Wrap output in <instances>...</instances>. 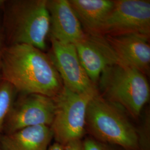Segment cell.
I'll return each mask as SVG.
<instances>
[{
  "label": "cell",
  "instance_id": "cell-2",
  "mask_svg": "<svg viewBox=\"0 0 150 150\" xmlns=\"http://www.w3.org/2000/svg\"><path fill=\"white\" fill-rule=\"evenodd\" d=\"M86 131L91 137L124 150H144L139 131L120 107L98 92L88 105Z\"/></svg>",
  "mask_w": 150,
  "mask_h": 150
},
{
  "label": "cell",
  "instance_id": "cell-3",
  "mask_svg": "<svg viewBox=\"0 0 150 150\" xmlns=\"http://www.w3.org/2000/svg\"><path fill=\"white\" fill-rule=\"evenodd\" d=\"M97 85L100 95L137 118L149 101L150 87L146 76L139 70L119 63L103 71Z\"/></svg>",
  "mask_w": 150,
  "mask_h": 150
},
{
  "label": "cell",
  "instance_id": "cell-10",
  "mask_svg": "<svg viewBox=\"0 0 150 150\" xmlns=\"http://www.w3.org/2000/svg\"><path fill=\"white\" fill-rule=\"evenodd\" d=\"M104 36L120 63L133 67L145 75L149 74V36L137 33Z\"/></svg>",
  "mask_w": 150,
  "mask_h": 150
},
{
  "label": "cell",
  "instance_id": "cell-18",
  "mask_svg": "<svg viewBox=\"0 0 150 150\" xmlns=\"http://www.w3.org/2000/svg\"><path fill=\"white\" fill-rule=\"evenodd\" d=\"M2 50V48L1 47V37H0V64H1V58Z\"/></svg>",
  "mask_w": 150,
  "mask_h": 150
},
{
  "label": "cell",
  "instance_id": "cell-6",
  "mask_svg": "<svg viewBox=\"0 0 150 150\" xmlns=\"http://www.w3.org/2000/svg\"><path fill=\"white\" fill-rule=\"evenodd\" d=\"M100 33L111 36L137 33L150 36V1H114Z\"/></svg>",
  "mask_w": 150,
  "mask_h": 150
},
{
  "label": "cell",
  "instance_id": "cell-9",
  "mask_svg": "<svg viewBox=\"0 0 150 150\" xmlns=\"http://www.w3.org/2000/svg\"><path fill=\"white\" fill-rule=\"evenodd\" d=\"M75 46L81 64L97 87L103 71L120 63L105 36L101 34L85 33Z\"/></svg>",
  "mask_w": 150,
  "mask_h": 150
},
{
  "label": "cell",
  "instance_id": "cell-15",
  "mask_svg": "<svg viewBox=\"0 0 150 150\" xmlns=\"http://www.w3.org/2000/svg\"><path fill=\"white\" fill-rule=\"evenodd\" d=\"M83 144L84 150H118L114 146L102 143L91 137L84 139Z\"/></svg>",
  "mask_w": 150,
  "mask_h": 150
},
{
  "label": "cell",
  "instance_id": "cell-12",
  "mask_svg": "<svg viewBox=\"0 0 150 150\" xmlns=\"http://www.w3.org/2000/svg\"><path fill=\"white\" fill-rule=\"evenodd\" d=\"M53 139L50 126H30L2 134L0 150H46Z\"/></svg>",
  "mask_w": 150,
  "mask_h": 150
},
{
  "label": "cell",
  "instance_id": "cell-13",
  "mask_svg": "<svg viewBox=\"0 0 150 150\" xmlns=\"http://www.w3.org/2000/svg\"><path fill=\"white\" fill-rule=\"evenodd\" d=\"M86 33H100L114 6L112 0H69ZM102 35V34H101Z\"/></svg>",
  "mask_w": 150,
  "mask_h": 150
},
{
  "label": "cell",
  "instance_id": "cell-19",
  "mask_svg": "<svg viewBox=\"0 0 150 150\" xmlns=\"http://www.w3.org/2000/svg\"><path fill=\"white\" fill-rule=\"evenodd\" d=\"M1 1H0V4H1Z\"/></svg>",
  "mask_w": 150,
  "mask_h": 150
},
{
  "label": "cell",
  "instance_id": "cell-1",
  "mask_svg": "<svg viewBox=\"0 0 150 150\" xmlns=\"http://www.w3.org/2000/svg\"><path fill=\"white\" fill-rule=\"evenodd\" d=\"M0 69L3 81L23 94H40L53 98L64 85L48 54L25 44L2 48Z\"/></svg>",
  "mask_w": 150,
  "mask_h": 150
},
{
  "label": "cell",
  "instance_id": "cell-17",
  "mask_svg": "<svg viewBox=\"0 0 150 150\" xmlns=\"http://www.w3.org/2000/svg\"><path fill=\"white\" fill-rule=\"evenodd\" d=\"M46 150H64V149L63 146L55 142L54 144L50 146Z\"/></svg>",
  "mask_w": 150,
  "mask_h": 150
},
{
  "label": "cell",
  "instance_id": "cell-11",
  "mask_svg": "<svg viewBox=\"0 0 150 150\" xmlns=\"http://www.w3.org/2000/svg\"><path fill=\"white\" fill-rule=\"evenodd\" d=\"M50 16V38L75 45L85 32L69 0H47Z\"/></svg>",
  "mask_w": 150,
  "mask_h": 150
},
{
  "label": "cell",
  "instance_id": "cell-16",
  "mask_svg": "<svg viewBox=\"0 0 150 150\" xmlns=\"http://www.w3.org/2000/svg\"><path fill=\"white\" fill-rule=\"evenodd\" d=\"M64 150H84L83 141L77 140L70 142L64 146Z\"/></svg>",
  "mask_w": 150,
  "mask_h": 150
},
{
  "label": "cell",
  "instance_id": "cell-7",
  "mask_svg": "<svg viewBox=\"0 0 150 150\" xmlns=\"http://www.w3.org/2000/svg\"><path fill=\"white\" fill-rule=\"evenodd\" d=\"M54 112L53 98L40 94H23L12 105L6 120L3 134L30 126H51Z\"/></svg>",
  "mask_w": 150,
  "mask_h": 150
},
{
  "label": "cell",
  "instance_id": "cell-4",
  "mask_svg": "<svg viewBox=\"0 0 150 150\" xmlns=\"http://www.w3.org/2000/svg\"><path fill=\"white\" fill-rule=\"evenodd\" d=\"M10 13L13 44H25L43 51L50 30L47 0L15 1Z\"/></svg>",
  "mask_w": 150,
  "mask_h": 150
},
{
  "label": "cell",
  "instance_id": "cell-8",
  "mask_svg": "<svg viewBox=\"0 0 150 150\" xmlns=\"http://www.w3.org/2000/svg\"><path fill=\"white\" fill-rule=\"evenodd\" d=\"M49 55L64 87L78 93L96 94L99 91L81 63L75 45L50 38Z\"/></svg>",
  "mask_w": 150,
  "mask_h": 150
},
{
  "label": "cell",
  "instance_id": "cell-14",
  "mask_svg": "<svg viewBox=\"0 0 150 150\" xmlns=\"http://www.w3.org/2000/svg\"><path fill=\"white\" fill-rule=\"evenodd\" d=\"M16 90L8 82L0 83V139L3 134L6 120L14 102Z\"/></svg>",
  "mask_w": 150,
  "mask_h": 150
},
{
  "label": "cell",
  "instance_id": "cell-5",
  "mask_svg": "<svg viewBox=\"0 0 150 150\" xmlns=\"http://www.w3.org/2000/svg\"><path fill=\"white\" fill-rule=\"evenodd\" d=\"M97 93H78L64 86L53 97L55 112L50 127L56 142L64 147L70 142L82 139L86 132L88 105Z\"/></svg>",
  "mask_w": 150,
  "mask_h": 150
}]
</instances>
